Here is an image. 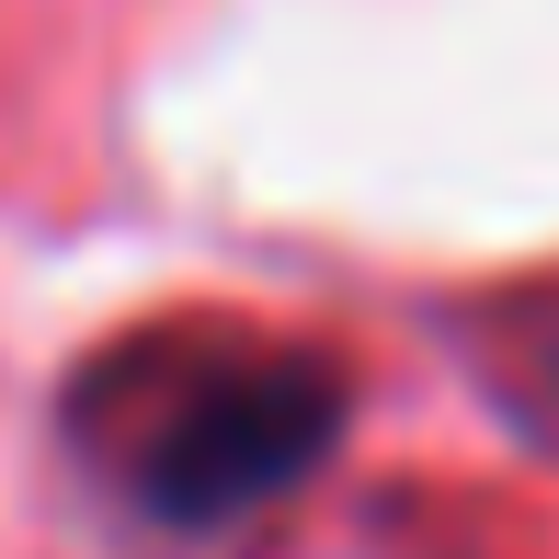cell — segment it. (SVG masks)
I'll list each match as a JSON object with an SVG mask.
<instances>
[{"instance_id":"cell-1","label":"cell","mask_w":559,"mask_h":559,"mask_svg":"<svg viewBox=\"0 0 559 559\" xmlns=\"http://www.w3.org/2000/svg\"><path fill=\"white\" fill-rule=\"evenodd\" d=\"M343 435V400L320 366H240L217 389H194L183 412L148 435L138 491L160 502L171 525H228L251 502H274L286 479L320 468V445Z\"/></svg>"}]
</instances>
